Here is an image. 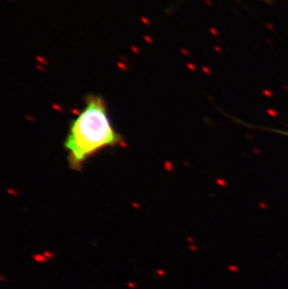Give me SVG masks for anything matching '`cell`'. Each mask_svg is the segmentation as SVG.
Instances as JSON below:
<instances>
[{"label": "cell", "mask_w": 288, "mask_h": 289, "mask_svg": "<svg viewBox=\"0 0 288 289\" xmlns=\"http://www.w3.org/2000/svg\"><path fill=\"white\" fill-rule=\"evenodd\" d=\"M265 1H267V0H265Z\"/></svg>", "instance_id": "7a4b0ae2"}, {"label": "cell", "mask_w": 288, "mask_h": 289, "mask_svg": "<svg viewBox=\"0 0 288 289\" xmlns=\"http://www.w3.org/2000/svg\"><path fill=\"white\" fill-rule=\"evenodd\" d=\"M125 143L124 137L111 122L105 98L96 94L87 95L85 105L70 122L64 141L69 167L81 170L96 154Z\"/></svg>", "instance_id": "6da1fadb"}]
</instances>
